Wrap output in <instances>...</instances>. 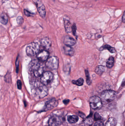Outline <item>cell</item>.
Wrapping results in <instances>:
<instances>
[{
	"instance_id": "obj_1",
	"label": "cell",
	"mask_w": 125,
	"mask_h": 126,
	"mask_svg": "<svg viewBox=\"0 0 125 126\" xmlns=\"http://www.w3.org/2000/svg\"><path fill=\"white\" fill-rule=\"evenodd\" d=\"M30 70L36 77H39L43 74V66L40 61L34 60L30 63L29 64Z\"/></svg>"
},
{
	"instance_id": "obj_2",
	"label": "cell",
	"mask_w": 125,
	"mask_h": 126,
	"mask_svg": "<svg viewBox=\"0 0 125 126\" xmlns=\"http://www.w3.org/2000/svg\"><path fill=\"white\" fill-rule=\"evenodd\" d=\"M116 92L113 90H106L101 93V99L103 103L107 104L113 101L115 99Z\"/></svg>"
},
{
	"instance_id": "obj_3",
	"label": "cell",
	"mask_w": 125,
	"mask_h": 126,
	"mask_svg": "<svg viewBox=\"0 0 125 126\" xmlns=\"http://www.w3.org/2000/svg\"><path fill=\"white\" fill-rule=\"evenodd\" d=\"M40 46L37 43H32L27 46L26 49V54L29 57H34L38 54Z\"/></svg>"
},
{
	"instance_id": "obj_4",
	"label": "cell",
	"mask_w": 125,
	"mask_h": 126,
	"mask_svg": "<svg viewBox=\"0 0 125 126\" xmlns=\"http://www.w3.org/2000/svg\"><path fill=\"white\" fill-rule=\"evenodd\" d=\"M90 104L91 108L93 110H97L101 109L103 103L100 98L98 96H93L90 99Z\"/></svg>"
},
{
	"instance_id": "obj_5",
	"label": "cell",
	"mask_w": 125,
	"mask_h": 126,
	"mask_svg": "<svg viewBox=\"0 0 125 126\" xmlns=\"http://www.w3.org/2000/svg\"><path fill=\"white\" fill-rule=\"evenodd\" d=\"M46 66L51 70L58 69L59 66V59L57 57L53 56L48 59L46 63Z\"/></svg>"
},
{
	"instance_id": "obj_6",
	"label": "cell",
	"mask_w": 125,
	"mask_h": 126,
	"mask_svg": "<svg viewBox=\"0 0 125 126\" xmlns=\"http://www.w3.org/2000/svg\"><path fill=\"white\" fill-rule=\"evenodd\" d=\"M37 8V11L40 16L43 18H45L46 16V11L45 7L41 0H32Z\"/></svg>"
},
{
	"instance_id": "obj_7",
	"label": "cell",
	"mask_w": 125,
	"mask_h": 126,
	"mask_svg": "<svg viewBox=\"0 0 125 126\" xmlns=\"http://www.w3.org/2000/svg\"><path fill=\"white\" fill-rule=\"evenodd\" d=\"M53 79V75L50 72H45L43 74L40 79V81L43 85H46L51 83Z\"/></svg>"
},
{
	"instance_id": "obj_8",
	"label": "cell",
	"mask_w": 125,
	"mask_h": 126,
	"mask_svg": "<svg viewBox=\"0 0 125 126\" xmlns=\"http://www.w3.org/2000/svg\"><path fill=\"white\" fill-rule=\"evenodd\" d=\"M48 89L45 86V85H43L39 86L35 90V95L40 98H43L47 96L48 94Z\"/></svg>"
},
{
	"instance_id": "obj_9",
	"label": "cell",
	"mask_w": 125,
	"mask_h": 126,
	"mask_svg": "<svg viewBox=\"0 0 125 126\" xmlns=\"http://www.w3.org/2000/svg\"><path fill=\"white\" fill-rule=\"evenodd\" d=\"M63 118L58 115H54L50 118L48 121L49 126H58L61 124Z\"/></svg>"
},
{
	"instance_id": "obj_10",
	"label": "cell",
	"mask_w": 125,
	"mask_h": 126,
	"mask_svg": "<svg viewBox=\"0 0 125 126\" xmlns=\"http://www.w3.org/2000/svg\"><path fill=\"white\" fill-rule=\"evenodd\" d=\"M58 101L55 98H52L45 103V111L50 110L55 108L58 105Z\"/></svg>"
},
{
	"instance_id": "obj_11",
	"label": "cell",
	"mask_w": 125,
	"mask_h": 126,
	"mask_svg": "<svg viewBox=\"0 0 125 126\" xmlns=\"http://www.w3.org/2000/svg\"><path fill=\"white\" fill-rule=\"evenodd\" d=\"M49 56V53L46 50H43L37 54V58L40 62H43L46 61Z\"/></svg>"
},
{
	"instance_id": "obj_12",
	"label": "cell",
	"mask_w": 125,
	"mask_h": 126,
	"mask_svg": "<svg viewBox=\"0 0 125 126\" xmlns=\"http://www.w3.org/2000/svg\"><path fill=\"white\" fill-rule=\"evenodd\" d=\"M40 44L42 47L46 50L49 49L50 47L51 42L48 38L45 37L41 40Z\"/></svg>"
},
{
	"instance_id": "obj_13",
	"label": "cell",
	"mask_w": 125,
	"mask_h": 126,
	"mask_svg": "<svg viewBox=\"0 0 125 126\" xmlns=\"http://www.w3.org/2000/svg\"><path fill=\"white\" fill-rule=\"evenodd\" d=\"M64 42L65 46L70 47L73 46L76 44V41L75 39L67 35L65 37Z\"/></svg>"
},
{
	"instance_id": "obj_14",
	"label": "cell",
	"mask_w": 125,
	"mask_h": 126,
	"mask_svg": "<svg viewBox=\"0 0 125 126\" xmlns=\"http://www.w3.org/2000/svg\"><path fill=\"white\" fill-rule=\"evenodd\" d=\"M64 24L65 31L67 33H70L72 32V27L70 21L66 18H64Z\"/></svg>"
},
{
	"instance_id": "obj_15",
	"label": "cell",
	"mask_w": 125,
	"mask_h": 126,
	"mask_svg": "<svg viewBox=\"0 0 125 126\" xmlns=\"http://www.w3.org/2000/svg\"><path fill=\"white\" fill-rule=\"evenodd\" d=\"M65 54L69 56H72L74 55V50L71 47L65 46L64 47Z\"/></svg>"
},
{
	"instance_id": "obj_16",
	"label": "cell",
	"mask_w": 125,
	"mask_h": 126,
	"mask_svg": "<svg viewBox=\"0 0 125 126\" xmlns=\"http://www.w3.org/2000/svg\"><path fill=\"white\" fill-rule=\"evenodd\" d=\"M8 17L7 15L4 13H1L0 16V22L3 25H6L8 23Z\"/></svg>"
},
{
	"instance_id": "obj_17",
	"label": "cell",
	"mask_w": 125,
	"mask_h": 126,
	"mask_svg": "<svg viewBox=\"0 0 125 126\" xmlns=\"http://www.w3.org/2000/svg\"><path fill=\"white\" fill-rule=\"evenodd\" d=\"M79 120V118L76 115H70L68 117V121L70 123L75 124Z\"/></svg>"
},
{
	"instance_id": "obj_18",
	"label": "cell",
	"mask_w": 125,
	"mask_h": 126,
	"mask_svg": "<svg viewBox=\"0 0 125 126\" xmlns=\"http://www.w3.org/2000/svg\"><path fill=\"white\" fill-rule=\"evenodd\" d=\"M105 67L101 65L97 66L95 69V72L97 75L101 76L105 72Z\"/></svg>"
},
{
	"instance_id": "obj_19",
	"label": "cell",
	"mask_w": 125,
	"mask_h": 126,
	"mask_svg": "<svg viewBox=\"0 0 125 126\" xmlns=\"http://www.w3.org/2000/svg\"><path fill=\"white\" fill-rule=\"evenodd\" d=\"M117 121L114 118H110L106 124L105 126H116Z\"/></svg>"
},
{
	"instance_id": "obj_20",
	"label": "cell",
	"mask_w": 125,
	"mask_h": 126,
	"mask_svg": "<svg viewBox=\"0 0 125 126\" xmlns=\"http://www.w3.org/2000/svg\"><path fill=\"white\" fill-rule=\"evenodd\" d=\"M101 50L108 49L111 53H114L116 52V49L108 45H105L100 48Z\"/></svg>"
},
{
	"instance_id": "obj_21",
	"label": "cell",
	"mask_w": 125,
	"mask_h": 126,
	"mask_svg": "<svg viewBox=\"0 0 125 126\" xmlns=\"http://www.w3.org/2000/svg\"><path fill=\"white\" fill-rule=\"evenodd\" d=\"M114 58L113 57L109 58L106 63V66L108 68H111L114 66Z\"/></svg>"
},
{
	"instance_id": "obj_22",
	"label": "cell",
	"mask_w": 125,
	"mask_h": 126,
	"mask_svg": "<svg viewBox=\"0 0 125 126\" xmlns=\"http://www.w3.org/2000/svg\"><path fill=\"white\" fill-rule=\"evenodd\" d=\"M72 82L73 84L80 86H82L83 84L84 80L82 78H80L78 80H73L72 81Z\"/></svg>"
},
{
	"instance_id": "obj_23",
	"label": "cell",
	"mask_w": 125,
	"mask_h": 126,
	"mask_svg": "<svg viewBox=\"0 0 125 126\" xmlns=\"http://www.w3.org/2000/svg\"><path fill=\"white\" fill-rule=\"evenodd\" d=\"M85 75H86V83L87 84L89 85H90L91 83V81L90 79V76L89 73L87 70H85Z\"/></svg>"
},
{
	"instance_id": "obj_24",
	"label": "cell",
	"mask_w": 125,
	"mask_h": 126,
	"mask_svg": "<svg viewBox=\"0 0 125 126\" xmlns=\"http://www.w3.org/2000/svg\"><path fill=\"white\" fill-rule=\"evenodd\" d=\"M93 123V120L91 117L87 118L84 121V125L86 126H91Z\"/></svg>"
},
{
	"instance_id": "obj_25",
	"label": "cell",
	"mask_w": 125,
	"mask_h": 126,
	"mask_svg": "<svg viewBox=\"0 0 125 126\" xmlns=\"http://www.w3.org/2000/svg\"><path fill=\"white\" fill-rule=\"evenodd\" d=\"M4 80L7 83H11V76L9 73H7L6 74L4 77Z\"/></svg>"
},
{
	"instance_id": "obj_26",
	"label": "cell",
	"mask_w": 125,
	"mask_h": 126,
	"mask_svg": "<svg viewBox=\"0 0 125 126\" xmlns=\"http://www.w3.org/2000/svg\"><path fill=\"white\" fill-rule=\"evenodd\" d=\"M23 21L24 20H23V18L21 16H19L17 17V22L18 25H21L23 24Z\"/></svg>"
},
{
	"instance_id": "obj_27",
	"label": "cell",
	"mask_w": 125,
	"mask_h": 126,
	"mask_svg": "<svg viewBox=\"0 0 125 126\" xmlns=\"http://www.w3.org/2000/svg\"><path fill=\"white\" fill-rule=\"evenodd\" d=\"M24 13L25 15L26 16H27V17L33 16L34 15V13H31V12H29V11H28L27 10L25 9H24Z\"/></svg>"
},
{
	"instance_id": "obj_28",
	"label": "cell",
	"mask_w": 125,
	"mask_h": 126,
	"mask_svg": "<svg viewBox=\"0 0 125 126\" xmlns=\"http://www.w3.org/2000/svg\"><path fill=\"white\" fill-rule=\"evenodd\" d=\"M94 119L96 121H100L102 119L101 116L98 113H95L94 115Z\"/></svg>"
},
{
	"instance_id": "obj_29",
	"label": "cell",
	"mask_w": 125,
	"mask_h": 126,
	"mask_svg": "<svg viewBox=\"0 0 125 126\" xmlns=\"http://www.w3.org/2000/svg\"><path fill=\"white\" fill-rule=\"evenodd\" d=\"M76 30H77V27H76V25L74 23L72 26V32L73 35L75 36L76 34Z\"/></svg>"
},
{
	"instance_id": "obj_30",
	"label": "cell",
	"mask_w": 125,
	"mask_h": 126,
	"mask_svg": "<svg viewBox=\"0 0 125 126\" xmlns=\"http://www.w3.org/2000/svg\"><path fill=\"white\" fill-rule=\"evenodd\" d=\"M94 126H104L103 123L100 121H96Z\"/></svg>"
},
{
	"instance_id": "obj_31",
	"label": "cell",
	"mask_w": 125,
	"mask_h": 126,
	"mask_svg": "<svg viewBox=\"0 0 125 126\" xmlns=\"http://www.w3.org/2000/svg\"><path fill=\"white\" fill-rule=\"evenodd\" d=\"M17 88H18V89H21L22 88V83L20 80H19L17 81Z\"/></svg>"
},
{
	"instance_id": "obj_32",
	"label": "cell",
	"mask_w": 125,
	"mask_h": 126,
	"mask_svg": "<svg viewBox=\"0 0 125 126\" xmlns=\"http://www.w3.org/2000/svg\"><path fill=\"white\" fill-rule=\"evenodd\" d=\"M17 60L16 62V72L17 73L18 72V66H19V62Z\"/></svg>"
},
{
	"instance_id": "obj_33",
	"label": "cell",
	"mask_w": 125,
	"mask_h": 126,
	"mask_svg": "<svg viewBox=\"0 0 125 126\" xmlns=\"http://www.w3.org/2000/svg\"><path fill=\"white\" fill-rule=\"evenodd\" d=\"M122 21L123 23H125V10L123 16Z\"/></svg>"
},
{
	"instance_id": "obj_34",
	"label": "cell",
	"mask_w": 125,
	"mask_h": 126,
	"mask_svg": "<svg viewBox=\"0 0 125 126\" xmlns=\"http://www.w3.org/2000/svg\"><path fill=\"white\" fill-rule=\"evenodd\" d=\"M69 102V100H65L63 101V103L65 104H67Z\"/></svg>"
},
{
	"instance_id": "obj_35",
	"label": "cell",
	"mask_w": 125,
	"mask_h": 126,
	"mask_svg": "<svg viewBox=\"0 0 125 126\" xmlns=\"http://www.w3.org/2000/svg\"><path fill=\"white\" fill-rule=\"evenodd\" d=\"M8 0H2V3H5V2H6V1H7Z\"/></svg>"
},
{
	"instance_id": "obj_36",
	"label": "cell",
	"mask_w": 125,
	"mask_h": 126,
	"mask_svg": "<svg viewBox=\"0 0 125 126\" xmlns=\"http://www.w3.org/2000/svg\"></svg>"
}]
</instances>
